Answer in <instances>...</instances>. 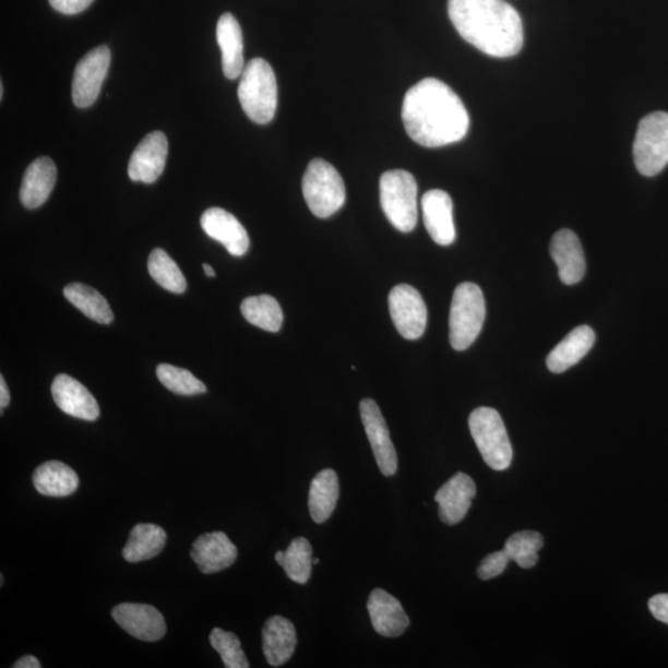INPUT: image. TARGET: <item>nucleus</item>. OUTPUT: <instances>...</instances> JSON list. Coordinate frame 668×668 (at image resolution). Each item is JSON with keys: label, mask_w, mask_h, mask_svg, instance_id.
<instances>
[{"label": "nucleus", "mask_w": 668, "mask_h": 668, "mask_svg": "<svg viewBox=\"0 0 668 668\" xmlns=\"http://www.w3.org/2000/svg\"><path fill=\"white\" fill-rule=\"evenodd\" d=\"M402 117L408 136L425 147L458 143L470 124L457 93L438 79H425L406 92Z\"/></svg>", "instance_id": "obj_1"}, {"label": "nucleus", "mask_w": 668, "mask_h": 668, "mask_svg": "<svg viewBox=\"0 0 668 668\" xmlns=\"http://www.w3.org/2000/svg\"><path fill=\"white\" fill-rule=\"evenodd\" d=\"M452 24L464 40L493 58H512L523 49L524 26L504 0H449Z\"/></svg>", "instance_id": "obj_2"}, {"label": "nucleus", "mask_w": 668, "mask_h": 668, "mask_svg": "<svg viewBox=\"0 0 668 668\" xmlns=\"http://www.w3.org/2000/svg\"><path fill=\"white\" fill-rule=\"evenodd\" d=\"M238 97L241 108L254 123L272 122L277 107V83L267 61L257 58L246 64L240 76Z\"/></svg>", "instance_id": "obj_3"}, {"label": "nucleus", "mask_w": 668, "mask_h": 668, "mask_svg": "<svg viewBox=\"0 0 668 668\" xmlns=\"http://www.w3.org/2000/svg\"><path fill=\"white\" fill-rule=\"evenodd\" d=\"M486 300L480 287L463 283L454 290L450 312V342L456 350H466L479 336L486 321Z\"/></svg>", "instance_id": "obj_4"}, {"label": "nucleus", "mask_w": 668, "mask_h": 668, "mask_svg": "<svg viewBox=\"0 0 668 668\" xmlns=\"http://www.w3.org/2000/svg\"><path fill=\"white\" fill-rule=\"evenodd\" d=\"M306 203L315 217L329 218L346 202V186L336 167L322 159H313L302 179Z\"/></svg>", "instance_id": "obj_5"}, {"label": "nucleus", "mask_w": 668, "mask_h": 668, "mask_svg": "<svg viewBox=\"0 0 668 668\" xmlns=\"http://www.w3.org/2000/svg\"><path fill=\"white\" fill-rule=\"evenodd\" d=\"M380 203L386 218L403 234H410L417 225V182L405 170L386 171L380 178Z\"/></svg>", "instance_id": "obj_6"}, {"label": "nucleus", "mask_w": 668, "mask_h": 668, "mask_svg": "<svg viewBox=\"0 0 668 668\" xmlns=\"http://www.w3.org/2000/svg\"><path fill=\"white\" fill-rule=\"evenodd\" d=\"M469 430L482 460L491 469L505 470L513 461L512 442L494 408L478 407L469 416Z\"/></svg>", "instance_id": "obj_7"}, {"label": "nucleus", "mask_w": 668, "mask_h": 668, "mask_svg": "<svg viewBox=\"0 0 668 668\" xmlns=\"http://www.w3.org/2000/svg\"><path fill=\"white\" fill-rule=\"evenodd\" d=\"M634 162L640 174L653 178L668 165V114L655 111L640 120Z\"/></svg>", "instance_id": "obj_8"}, {"label": "nucleus", "mask_w": 668, "mask_h": 668, "mask_svg": "<svg viewBox=\"0 0 668 668\" xmlns=\"http://www.w3.org/2000/svg\"><path fill=\"white\" fill-rule=\"evenodd\" d=\"M111 53L106 45L91 50L74 69L72 100L79 108L91 107L97 100L107 77Z\"/></svg>", "instance_id": "obj_9"}, {"label": "nucleus", "mask_w": 668, "mask_h": 668, "mask_svg": "<svg viewBox=\"0 0 668 668\" xmlns=\"http://www.w3.org/2000/svg\"><path fill=\"white\" fill-rule=\"evenodd\" d=\"M390 315L401 336L405 339H419L426 330L427 308L422 296L415 287L401 284L389 295Z\"/></svg>", "instance_id": "obj_10"}, {"label": "nucleus", "mask_w": 668, "mask_h": 668, "mask_svg": "<svg viewBox=\"0 0 668 668\" xmlns=\"http://www.w3.org/2000/svg\"><path fill=\"white\" fill-rule=\"evenodd\" d=\"M359 408L361 422L365 425L378 467L384 476L392 477L397 470V454L393 441L390 439L384 416L378 404L371 398L361 401Z\"/></svg>", "instance_id": "obj_11"}, {"label": "nucleus", "mask_w": 668, "mask_h": 668, "mask_svg": "<svg viewBox=\"0 0 668 668\" xmlns=\"http://www.w3.org/2000/svg\"><path fill=\"white\" fill-rule=\"evenodd\" d=\"M111 617L126 633L142 642H159L166 634L165 619L152 606L123 603L111 610Z\"/></svg>", "instance_id": "obj_12"}, {"label": "nucleus", "mask_w": 668, "mask_h": 668, "mask_svg": "<svg viewBox=\"0 0 668 668\" xmlns=\"http://www.w3.org/2000/svg\"><path fill=\"white\" fill-rule=\"evenodd\" d=\"M169 152V143L162 132L147 134L129 160V179L134 182L154 183L160 178Z\"/></svg>", "instance_id": "obj_13"}, {"label": "nucleus", "mask_w": 668, "mask_h": 668, "mask_svg": "<svg viewBox=\"0 0 668 668\" xmlns=\"http://www.w3.org/2000/svg\"><path fill=\"white\" fill-rule=\"evenodd\" d=\"M421 207L425 227L434 243L442 247L453 244L456 240V227L450 194L442 190L427 191L422 196Z\"/></svg>", "instance_id": "obj_14"}, {"label": "nucleus", "mask_w": 668, "mask_h": 668, "mask_svg": "<svg viewBox=\"0 0 668 668\" xmlns=\"http://www.w3.org/2000/svg\"><path fill=\"white\" fill-rule=\"evenodd\" d=\"M477 494V487L466 473H457L436 493L442 523L457 525L469 512L472 500Z\"/></svg>", "instance_id": "obj_15"}, {"label": "nucleus", "mask_w": 668, "mask_h": 668, "mask_svg": "<svg viewBox=\"0 0 668 668\" xmlns=\"http://www.w3.org/2000/svg\"><path fill=\"white\" fill-rule=\"evenodd\" d=\"M52 398L64 414L76 419L96 421L99 417L98 403L86 386L67 374L55 378L51 386Z\"/></svg>", "instance_id": "obj_16"}, {"label": "nucleus", "mask_w": 668, "mask_h": 668, "mask_svg": "<svg viewBox=\"0 0 668 668\" xmlns=\"http://www.w3.org/2000/svg\"><path fill=\"white\" fill-rule=\"evenodd\" d=\"M201 226L206 235L228 250L234 257H243L249 249L250 240L241 223L229 212L213 207L203 213Z\"/></svg>", "instance_id": "obj_17"}, {"label": "nucleus", "mask_w": 668, "mask_h": 668, "mask_svg": "<svg viewBox=\"0 0 668 668\" xmlns=\"http://www.w3.org/2000/svg\"><path fill=\"white\" fill-rule=\"evenodd\" d=\"M237 557V547L225 533L201 535L192 545L191 559L204 574L229 569Z\"/></svg>", "instance_id": "obj_18"}, {"label": "nucleus", "mask_w": 668, "mask_h": 668, "mask_svg": "<svg viewBox=\"0 0 668 668\" xmlns=\"http://www.w3.org/2000/svg\"><path fill=\"white\" fill-rule=\"evenodd\" d=\"M367 608L371 624L379 635L397 637L410 625L402 603L384 589L378 588L370 593Z\"/></svg>", "instance_id": "obj_19"}, {"label": "nucleus", "mask_w": 668, "mask_h": 668, "mask_svg": "<svg viewBox=\"0 0 668 668\" xmlns=\"http://www.w3.org/2000/svg\"><path fill=\"white\" fill-rule=\"evenodd\" d=\"M551 255L559 267L561 282L578 284L586 274V259L577 235L570 229L557 231L551 240Z\"/></svg>", "instance_id": "obj_20"}, {"label": "nucleus", "mask_w": 668, "mask_h": 668, "mask_svg": "<svg viewBox=\"0 0 668 668\" xmlns=\"http://www.w3.org/2000/svg\"><path fill=\"white\" fill-rule=\"evenodd\" d=\"M216 34L222 50L223 73L227 79L236 80L246 68L243 34L237 19L229 13L223 14Z\"/></svg>", "instance_id": "obj_21"}, {"label": "nucleus", "mask_w": 668, "mask_h": 668, "mask_svg": "<svg viewBox=\"0 0 668 668\" xmlns=\"http://www.w3.org/2000/svg\"><path fill=\"white\" fill-rule=\"evenodd\" d=\"M58 179L55 163L48 156L39 157L27 167L21 188L25 208L35 210L48 201Z\"/></svg>", "instance_id": "obj_22"}, {"label": "nucleus", "mask_w": 668, "mask_h": 668, "mask_svg": "<svg viewBox=\"0 0 668 668\" xmlns=\"http://www.w3.org/2000/svg\"><path fill=\"white\" fill-rule=\"evenodd\" d=\"M297 644L296 629L290 620L275 616L263 628V652L269 665L281 667L290 660Z\"/></svg>", "instance_id": "obj_23"}, {"label": "nucleus", "mask_w": 668, "mask_h": 668, "mask_svg": "<svg viewBox=\"0 0 668 668\" xmlns=\"http://www.w3.org/2000/svg\"><path fill=\"white\" fill-rule=\"evenodd\" d=\"M594 343H596V333L591 327L574 329L547 357V368L554 374L563 373L586 357Z\"/></svg>", "instance_id": "obj_24"}, {"label": "nucleus", "mask_w": 668, "mask_h": 668, "mask_svg": "<svg viewBox=\"0 0 668 668\" xmlns=\"http://www.w3.org/2000/svg\"><path fill=\"white\" fill-rule=\"evenodd\" d=\"M33 482L37 491L45 497H69L77 490V473L59 461L43 463L34 472Z\"/></svg>", "instance_id": "obj_25"}, {"label": "nucleus", "mask_w": 668, "mask_h": 668, "mask_svg": "<svg viewBox=\"0 0 668 668\" xmlns=\"http://www.w3.org/2000/svg\"><path fill=\"white\" fill-rule=\"evenodd\" d=\"M339 498V480L333 469H323L311 482L310 514L315 524L326 523L336 509Z\"/></svg>", "instance_id": "obj_26"}, {"label": "nucleus", "mask_w": 668, "mask_h": 668, "mask_svg": "<svg viewBox=\"0 0 668 668\" xmlns=\"http://www.w3.org/2000/svg\"><path fill=\"white\" fill-rule=\"evenodd\" d=\"M166 533L163 527L154 524H138L130 532L129 540L123 549L127 562L138 563L154 559L165 549Z\"/></svg>", "instance_id": "obj_27"}, {"label": "nucleus", "mask_w": 668, "mask_h": 668, "mask_svg": "<svg viewBox=\"0 0 668 668\" xmlns=\"http://www.w3.org/2000/svg\"><path fill=\"white\" fill-rule=\"evenodd\" d=\"M240 310L244 319L255 327L276 333L283 326V310L271 295L248 297L241 302Z\"/></svg>", "instance_id": "obj_28"}, {"label": "nucleus", "mask_w": 668, "mask_h": 668, "mask_svg": "<svg viewBox=\"0 0 668 668\" xmlns=\"http://www.w3.org/2000/svg\"><path fill=\"white\" fill-rule=\"evenodd\" d=\"M67 299L88 319L102 324H109L115 314L108 301L97 290L83 284H70L63 289Z\"/></svg>", "instance_id": "obj_29"}, {"label": "nucleus", "mask_w": 668, "mask_h": 668, "mask_svg": "<svg viewBox=\"0 0 668 668\" xmlns=\"http://www.w3.org/2000/svg\"><path fill=\"white\" fill-rule=\"evenodd\" d=\"M148 274L165 290L183 294L188 283L178 264L163 249H154L147 260Z\"/></svg>", "instance_id": "obj_30"}, {"label": "nucleus", "mask_w": 668, "mask_h": 668, "mask_svg": "<svg viewBox=\"0 0 668 668\" xmlns=\"http://www.w3.org/2000/svg\"><path fill=\"white\" fill-rule=\"evenodd\" d=\"M312 547L308 538L297 537L284 552L282 568L291 581L306 584L311 578Z\"/></svg>", "instance_id": "obj_31"}, {"label": "nucleus", "mask_w": 668, "mask_h": 668, "mask_svg": "<svg viewBox=\"0 0 668 668\" xmlns=\"http://www.w3.org/2000/svg\"><path fill=\"white\" fill-rule=\"evenodd\" d=\"M544 547V537L535 532H520L508 538L504 550L510 560L522 569H533L538 561L537 552Z\"/></svg>", "instance_id": "obj_32"}, {"label": "nucleus", "mask_w": 668, "mask_h": 668, "mask_svg": "<svg viewBox=\"0 0 668 668\" xmlns=\"http://www.w3.org/2000/svg\"><path fill=\"white\" fill-rule=\"evenodd\" d=\"M156 375L160 383L174 394L192 396L207 392L206 385L188 369L171 365H159L156 368Z\"/></svg>", "instance_id": "obj_33"}, {"label": "nucleus", "mask_w": 668, "mask_h": 668, "mask_svg": "<svg viewBox=\"0 0 668 668\" xmlns=\"http://www.w3.org/2000/svg\"><path fill=\"white\" fill-rule=\"evenodd\" d=\"M210 643L220 655L222 661L227 668L249 667L240 640L235 633H229V631L219 628L213 629L210 635Z\"/></svg>", "instance_id": "obj_34"}, {"label": "nucleus", "mask_w": 668, "mask_h": 668, "mask_svg": "<svg viewBox=\"0 0 668 668\" xmlns=\"http://www.w3.org/2000/svg\"><path fill=\"white\" fill-rule=\"evenodd\" d=\"M510 561L505 550L488 554L478 568V577L482 581L498 577L506 570Z\"/></svg>", "instance_id": "obj_35"}, {"label": "nucleus", "mask_w": 668, "mask_h": 668, "mask_svg": "<svg viewBox=\"0 0 668 668\" xmlns=\"http://www.w3.org/2000/svg\"><path fill=\"white\" fill-rule=\"evenodd\" d=\"M95 0H49V3L62 14L74 15L80 14L93 3Z\"/></svg>", "instance_id": "obj_36"}, {"label": "nucleus", "mask_w": 668, "mask_h": 668, "mask_svg": "<svg viewBox=\"0 0 668 668\" xmlns=\"http://www.w3.org/2000/svg\"><path fill=\"white\" fill-rule=\"evenodd\" d=\"M648 608L657 620L668 625V594H657L649 599Z\"/></svg>", "instance_id": "obj_37"}, {"label": "nucleus", "mask_w": 668, "mask_h": 668, "mask_svg": "<svg viewBox=\"0 0 668 668\" xmlns=\"http://www.w3.org/2000/svg\"><path fill=\"white\" fill-rule=\"evenodd\" d=\"M14 668H40V661L37 660V658L35 656L32 655H27L24 656L22 658H19V660L13 665Z\"/></svg>", "instance_id": "obj_38"}, {"label": "nucleus", "mask_w": 668, "mask_h": 668, "mask_svg": "<svg viewBox=\"0 0 668 668\" xmlns=\"http://www.w3.org/2000/svg\"><path fill=\"white\" fill-rule=\"evenodd\" d=\"M9 403H11V393H9L4 377H0V407H2V413Z\"/></svg>", "instance_id": "obj_39"}, {"label": "nucleus", "mask_w": 668, "mask_h": 668, "mask_svg": "<svg viewBox=\"0 0 668 668\" xmlns=\"http://www.w3.org/2000/svg\"><path fill=\"white\" fill-rule=\"evenodd\" d=\"M203 271L210 277H215L216 276V272L213 271V267L211 265H208V264H203Z\"/></svg>", "instance_id": "obj_40"}, {"label": "nucleus", "mask_w": 668, "mask_h": 668, "mask_svg": "<svg viewBox=\"0 0 668 668\" xmlns=\"http://www.w3.org/2000/svg\"><path fill=\"white\" fill-rule=\"evenodd\" d=\"M275 560L278 564H283L284 561V552L283 551H277L275 554Z\"/></svg>", "instance_id": "obj_41"}, {"label": "nucleus", "mask_w": 668, "mask_h": 668, "mask_svg": "<svg viewBox=\"0 0 668 668\" xmlns=\"http://www.w3.org/2000/svg\"><path fill=\"white\" fill-rule=\"evenodd\" d=\"M3 96H4V86H3V82H2V83H0V98L3 99Z\"/></svg>", "instance_id": "obj_42"}, {"label": "nucleus", "mask_w": 668, "mask_h": 668, "mask_svg": "<svg viewBox=\"0 0 668 668\" xmlns=\"http://www.w3.org/2000/svg\"><path fill=\"white\" fill-rule=\"evenodd\" d=\"M313 563H314V564H319V563H320V560H319V559H314V560H313Z\"/></svg>", "instance_id": "obj_43"}]
</instances>
